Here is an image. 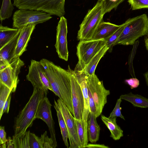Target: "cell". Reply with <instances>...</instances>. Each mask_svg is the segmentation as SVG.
Segmentation results:
<instances>
[{
	"label": "cell",
	"instance_id": "40",
	"mask_svg": "<svg viewBox=\"0 0 148 148\" xmlns=\"http://www.w3.org/2000/svg\"><path fill=\"white\" fill-rule=\"evenodd\" d=\"M144 41L146 48L148 51V34L145 37Z\"/></svg>",
	"mask_w": 148,
	"mask_h": 148
},
{
	"label": "cell",
	"instance_id": "31",
	"mask_svg": "<svg viewBox=\"0 0 148 148\" xmlns=\"http://www.w3.org/2000/svg\"><path fill=\"white\" fill-rule=\"evenodd\" d=\"M132 10L148 8V0H128Z\"/></svg>",
	"mask_w": 148,
	"mask_h": 148
},
{
	"label": "cell",
	"instance_id": "18",
	"mask_svg": "<svg viewBox=\"0 0 148 148\" xmlns=\"http://www.w3.org/2000/svg\"><path fill=\"white\" fill-rule=\"evenodd\" d=\"M97 117L90 112L88 121L87 133L88 141L95 143L99 140L100 127L97 121Z\"/></svg>",
	"mask_w": 148,
	"mask_h": 148
},
{
	"label": "cell",
	"instance_id": "22",
	"mask_svg": "<svg viewBox=\"0 0 148 148\" xmlns=\"http://www.w3.org/2000/svg\"><path fill=\"white\" fill-rule=\"evenodd\" d=\"M108 49L109 48L106 45L92 59L82 71L88 75H92L94 74L100 60Z\"/></svg>",
	"mask_w": 148,
	"mask_h": 148
},
{
	"label": "cell",
	"instance_id": "25",
	"mask_svg": "<svg viewBox=\"0 0 148 148\" xmlns=\"http://www.w3.org/2000/svg\"><path fill=\"white\" fill-rule=\"evenodd\" d=\"M29 130L26 131L23 135L21 136L16 137L14 136L12 139L14 145V148H29Z\"/></svg>",
	"mask_w": 148,
	"mask_h": 148
},
{
	"label": "cell",
	"instance_id": "9",
	"mask_svg": "<svg viewBox=\"0 0 148 148\" xmlns=\"http://www.w3.org/2000/svg\"><path fill=\"white\" fill-rule=\"evenodd\" d=\"M26 78L31 83L34 88L41 89L46 96L48 90L53 92L45 70L40 61L31 60Z\"/></svg>",
	"mask_w": 148,
	"mask_h": 148
},
{
	"label": "cell",
	"instance_id": "35",
	"mask_svg": "<svg viewBox=\"0 0 148 148\" xmlns=\"http://www.w3.org/2000/svg\"><path fill=\"white\" fill-rule=\"evenodd\" d=\"M0 145L6 143L8 140L4 126H1L0 127Z\"/></svg>",
	"mask_w": 148,
	"mask_h": 148
},
{
	"label": "cell",
	"instance_id": "19",
	"mask_svg": "<svg viewBox=\"0 0 148 148\" xmlns=\"http://www.w3.org/2000/svg\"><path fill=\"white\" fill-rule=\"evenodd\" d=\"M101 118L111 133L110 136L113 139L119 140L123 136V131L117 124L116 117H107L101 115Z\"/></svg>",
	"mask_w": 148,
	"mask_h": 148
},
{
	"label": "cell",
	"instance_id": "37",
	"mask_svg": "<svg viewBox=\"0 0 148 148\" xmlns=\"http://www.w3.org/2000/svg\"><path fill=\"white\" fill-rule=\"evenodd\" d=\"M12 93L13 92H11L10 93L8 98L5 103L3 110L2 115L4 113H8L9 112L11 98L12 94Z\"/></svg>",
	"mask_w": 148,
	"mask_h": 148
},
{
	"label": "cell",
	"instance_id": "28",
	"mask_svg": "<svg viewBox=\"0 0 148 148\" xmlns=\"http://www.w3.org/2000/svg\"><path fill=\"white\" fill-rule=\"evenodd\" d=\"M11 92H12L11 89L0 83V119L3 115V110L5 103Z\"/></svg>",
	"mask_w": 148,
	"mask_h": 148
},
{
	"label": "cell",
	"instance_id": "1",
	"mask_svg": "<svg viewBox=\"0 0 148 148\" xmlns=\"http://www.w3.org/2000/svg\"><path fill=\"white\" fill-rule=\"evenodd\" d=\"M45 70L53 92L67 106L73 114L71 99V73L45 59L40 61Z\"/></svg>",
	"mask_w": 148,
	"mask_h": 148
},
{
	"label": "cell",
	"instance_id": "3",
	"mask_svg": "<svg viewBox=\"0 0 148 148\" xmlns=\"http://www.w3.org/2000/svg\"><path fill=\"white\" fill-rule=\"evenodd\" d=\"M125 22V27L114 45H133L140 37L148 34V17L146 14L129 18Z\"/></svg>",
	"mask_w": 148,
	"mask_h": 148
},
{
	"label": "cell",
	"instance_id": "8",
	"mask_svg": "<svg viewBox=\"0 0 148 148\" xmlns=\"http://www.w3.org/2000/svg\"><path fill=\"white\" fill-rule=\"evenodd\" d=\"M86 79L88 88L94 101L99 116L107 103V97L110 94V91L105 88L102 81L95 73L90 76L86 75Z\"/></svg>",
	"mask_w": 148,
	"mask_h": 148
},
{
	"label": "cell",
	"instance_id": "24",
	"mask_svg": "<svg viewBox=\"0 0 148 148\" xmlns=\"http://www.w3.org/2000/svg\"><path fill=\"white\" fill-rule=\"evenodd\" d=\"M11 0H3L0 11V20L1 22L10 17L14 9Z\"/></svg>",
	"mask_w": 148,
	"mask_h": 148
},
{
	"label": "cell",
	"instance_id": "34",
	"mask_svg": "<svg viewBox=\"0 0 148 148\" xmlns=\"http://www.w3.org/2000/svg\"><path fill=\"white\" fill-rule=\"evenodd\" d=\"M125 82L130 86L131 89L137 88L139 85V80L136 77H133L125 80Z\"/></svg>",
	"mask_w": 148,
	"mask_h": 148
},
{
	"label": "cell",
	"instance_id": "27",
	"mask_svg": "<svg viewBox=\"0 0 148 148\" xmlns=\"http://www.w3.org/2000/svg\"><path fill=\"white\" fill-rule=\"evenodd\" d=\"M47 132L46 131L40 137L30 132L29 134V148H44L45 136Z\"/></svg>",
	"mask_w": 148,
	"mask_h": 148
},
{
	"label": "cell",
	"instance_id": "10",
	"mask_svg": "<svg viewBox=\"0 0 148 148\" xmlns=\"http://www.w3.org/2000/svg\"><path fill=\"white\" fill-rule=\"evenodd\" d=\"M24 63L19 57L14 59L5 69L0 71V83L5 85L14 92L19 82L18 75Z\"/></svg>",
	"mask_w": 148,
	"mask_h": 148
},
{
	"label": "cell",
	"instance_id": "13",
	"mask_svg": "<svg viewBox=\"0 0 148 148\" xmlns=\"http://www.w3.org/2000/svg\"><path fill=\"white\" fill-rule=\"evenodd\" d=\"M56 31L55 45L56 52L60 58L67 61L69 51L67 40V21L64 16L60 17L57 27Z\"/></svg>",
	"mask_w": 148,
	"mask_h": 148
},
{
	"label": "cell",
	"instance_id": "4",
	"mask_svg": "<svg viewBox=\"0 0 148 148\" xmlns=\"http://www.w3.org/2000/svg\"><path fill=\"white\" fill-rule=\"evenodd\" d=\"M13 5L19 9L45 12L60 18L65 14V0H13Z\"/></svg>",
	"mask_w": 148,
	"mask_h": 148
},
{
	"label": "cell",
	"instance_id": "14",
	"mask_svg": "<svg viewBox=\"0 0 148 148\" xmlns=\"http://www.w3.org/2000/svg\"><path fill=\"white\" fill-rule=\"evenodd\" d=\"M71 73V99L73 108V115L77 119L82 120L84 108V98L80 86L73 72Z\"/></svg>",
	"mask_w": 148,
	"mask_h": 148
},
{
	"label": "cell",
	"instance_id": "23",
	"mask_svg": "<svg viewBox=\"0 0 148 148\" xmlns=\"http://www.w3.org/2000/svg\"><path fill=\"white\" fill-rule=\"evenodd\" d=\"M54 107L57 112L63 140L65 146L68 148L69 147L68 141V133L67 128L63 115L58 106L57 101L55 100H54Z\"/></svg>",
	"mask_w": 148,
	"mask_h": 148
},
{
	"label": "cell",
	"instance_id": "36",
	"mask_svg": "<svg viewBox=\"0 0 148 148\" xmlns=\"http://www.w3.org/2000/svg\"><path fill=\"white\" fill-rule=\"evenodd\" d=\"M44 148H53L52 140L50 138L48 137L47 133L44 138Z\"/></svg>",
	"mask_w": 148,
	"mask_h": 148
},
{
	"label": "cell",
	"instance_id": "29",
	"mask_svg": "<svg viewBox=\"0 0 148 148\" xmlns=\"http://www.w3.org/2000/svg\"><path fill=\"white\" fill-rule=\"evenodd\" d=\"M125 25V22L121 25L119 28L107 40L106 45L109 48L108 50L109 52L112 51L115 42L122 32Z\"/></svg>",
	"mask_w": 148,
	"mask_h": 148
},
{
	"label": "cell",
	"instance_id": "7",
	"mask_svg": "<svg viewBox=\"0 0 148 148\" xmlns=\"http://www.w3.org/2000/svg\"><path fill=\"white\" fill-rule=\"evenodd\" d=\"M52 18L51 15L45 12L19 9L13 15V28L21 29L29 25L43 23Z\"/></svg>",
	"mask_w": 148,
	"mask_h": 148
},
{
	"label": "cell",
	"instance_id": "32",
	"mask_svg": "<svg viewBox=\"0 0 148 148\" xmlns=\"http://www.w3.org/2000/svg\"><path fill=\"white\" fill-rule=\"evenodd\" d=\"M122 101V99L120 98L117 99L115 106L113 110L110 114L109 117L115 116L119 117L124 120H125L121 112L122 108L120 107V104Z\"/></svg>",
	"mask_w": 148,
	"mask_h": 148
},
{
	"label": "cell",
	"instance_id": "26",
	"mask_svg": "<svg viewBox=\"0 0 148 148\" xmlns=\"http://www.w3.org/2000/svg\"><path fill=\"white\" fill-rule=\"evenodd\" d=\"M77 133L82 148L88 144V136L85 133L84 124L82 120H78L75 119Z\"/></svg>",
	"mask_w": 148,
	"mask_h": 148
},
{
	"label": "cell",
	"instance_id": "12",
	"mask_svg": "<svg viewBox=\"0 0 148 148\" xmlns=\"http://www.w3.org/2000/svg\"><path fill=\"white\" fill-rule=\"evenodd\" d=\"M48 98L45 96L40 101L38 105L35 116V118L40 119L47 124L50 134L53 148L57 146L54 128V122L53 119L51 106Z\"/></svg>",
	"mask_w": 148,
	"mask_h": 148
},
{
	"label": "cell",
	"instance_id": "41",
	"mask_svg": "<svg viewBox=\"0 0 148 148\" xmlns=\"http://www.w3.org/2000/svg\"><path fill=\"white\" fill-rule=\"evenodd\" d=\"M144 75L145 77L146 84L148 86V71L145 73L144 74Z\"/></svg>",
	"mask_w": 148,
	"mask_h": 148
},
{
	"label": "cell",
	"instance_id": "5",
	"mask_svg": "<svg viewBox=\"0 0 148 148\" xmlns=\"http://www.w3.org/2000/svg\"><path fill=\"white\" fill-rule=\"evenodd\" d=\"M103 13L102 3L97 2L89 10L80 25L77 38L78 40H92L100 24L102 22Z\"/></svg>",
	"mask_w": 148,
	"mask_h": 148
},
{
	"label": "cell",
	"instance_id": "2",
	"mask_svg": "<svg viewBox=\"0 0 148 148\" xmlns=\"http://www.w3.org/2000/svg\"><path fill=\"white\" fill-rule=\"evenodd\" d=\"M45 96H46L42 90L34 88L33 93L29 101L15 118L13 126L14 137H18L24 134L27 129L32 126L36 119L39 104Z\"/></svg>",
	"mask_w": 148,
	"mask_h": 148
},
{
	"label": "cell",
	"instance_id": "42",
	"mask_svg": "<svg viewBox=\"0 0 148 148\" xmlns=\"http://www.w3.org/2000/svg\"><path fill=\"white\" fill-rule=\"evenodd\" d=\"M2 145H1L0 146V148H6V144L5 143H4V144H1Z\"/></svg>",
	"mask_w": 148,
	"mask_h": 148
},
{
	"label": "cell",
	"instance_id": "20",
	"mask_svg": "<svg viewBox=\"0 0 148 148\" xmlns=\"http://www.w3.org/2000/svg\"><path fill=\"white\" fill-rule=\"evenodd\" d=\"M120 98L131 103L134 107L148 108V99L141 95L130 92L128 94L121 95Z\"/></svg>",
	"mask_w": 148,
	"mask_h": 148
},
{
	"label": "cell",
	"instance_id": "33",
	"mask_svg": "<svg viewBox=\"0 0 148 148\" xmlns=\"http://www.w3.org/2000/svg\"><path fill=\"white\" fill-rule=\"evenodd\" d=\"M88 100L90 108V112L93 113L97 117H98L97 110L95 104L90 90L88 88Z\"/></svg>",
	"mask_w": 148,
	"mask_h": 148
},
{
	"label": "cell",
	"instance_id": "38",
	"mask_svg": "<svg viewBox=\"0 0 148 148\" xmlns=\"http://www.w3.org/2000/svg\"><path fill=\"white\" fill-rule=\"evenodd\" d=\"M109 148L108 146H106L104 144H88L85 146L84 148Z\"/></svg>",
	"mask_w": 148,
	"mask_h": 148
},
{
	"label": "cell",
	"instance_id": "39",
	"mask_svg": "<svg viewBox=\"0 0 148 148\" xmlns=\"http://www.w3.org/2000/svg\"><path fill=\"white\" fill-rule=\"evenodd\" d=\"M6 144V147L7 148H14V145L12 139L11 137L9 136Z\"/></svg>",
	"mask_w": 148,
	"mask_h": 148
},
{
	"label": "cell",
	"instance_id": "11",
	"mask_svg": "<svg viewBox=\"0 0 148 148\" xmlns=\"http://www.w3.org/2000/svg\"><path fill=\"white\" fill-rule=\"evenodd\" d=\"M57 101L67 128L70 143L69 148H82L77 133L75 118L69 108L59 98Z\"/></svg>",
	"mask_w": 148,
	"mask_h": 148
},
{
	"label": "cell",
	"instance_id": "16",
	"mask_svg": "<svg viewBox=\"0 0 148 148\" xmlns=\"http://www.w3.org/2000/svg\"><path fill=\"white\" fill-rule=\"evenodd\" d=\"M36 25H28L21 29L14 53V59L19 57L26 50L31 35Z\"/></svg>",
	"mask_w": 148,
	"mask_h": 148
},
{
	"label": "cell",
	"instance_id": "6",
	"mask_svg": "<svg viewBox=\"0 0 148 148\" xmlns=\"http://www.w3.org/2000/svg\"><path fill=\"white\" fill-rule=\"evenodd\" d=\"M104 39L80 41L77 47L78 61L74 70L82 71L92 59L106 45Z\"/></svg>",
	"mask_w": 148,
	"mask_h": 148
},
{
	"label": "cell",
	"instance_id": "15",
	"mask_svg": "<svg viewBox=\"0 0 148 148\" xmlns=\"http://www.w3.org/2000/svg\"><path fill=\"white\" fill-rule=\"evenodd\" d=\"M21 30L10 41L0 49V71L8 66L14 59V53Z\"/></svg>",
	"mask_w": 148,
	"mask_h": 148
},
{
	"label": "cell",
	"instance_id": "17",
	"mask_svg": "<svg viewBox=\"0 0 148 148\" xmlns=\"http://www.w3.org/2000/svg\"><path fill=\"white\" fill-rule=\"evenodd\" d=\"M109 22H102L99 25L92 39L107 40L120 27Z\"/></svg>",
	"mask_w": 148,
	"mask_h": 148
},
{
	"label": "cell",
	"instance_id": "30",
	"mask_svg": "<svg viewBox=\"0 0 148 148\" xmlns=\"http://www.w3.org/2000/svg\"><path fill=\"white\" fill-rule=\"evenodd\" d=\"M139 43V41L138 40L136 41L133 45L132 49L129 56L128 61L129 69L130 74L132 77H136L133 66V61Z\"/></svg>",
	"mask_w": 148,
	"mask_h": 148
},
{
	"label": "cell",
	"instance_id": "21",
	"mask_svg": "<svg viewBox=\"0 0 148 148\" xmlns=\"http://www.w3.org/2000/svg\"><path fill=\"white\" fill-rule=\"evenodd\" d=\"M21 29L11 28L0 25V49L10 41Z\"/></svg>",
	"mask_w": 148,
	"mask_h": 148
},
{
	"label": "cell",
	"instance_id": "43",
	"mask_svg": "<svg viewBox=\"0 0 148 148\" xmlns=\"http://www.w3.org/2000/svg\"><path fill=\"white\" fill-rule=\"evenodd\" d=\"M104 0H98L97 2L102 3Z\"/></svg>",
	"mask_w": 148,
	"mask_h": 148
}]
</instances>
